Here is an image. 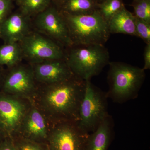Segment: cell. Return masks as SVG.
Masks as SVG:
<instances>
[{
    "instance_id": "9c48e42d",
    "label": "cell",
    "mask_w": 150,
    "mask_h": 150,
    "mask_svg": "<svg viewBox=\"0 0 150 150\" xmlns=\"http://www.w3.org/2000/svg\"><path fill=\"white\" fill-rule=\"evenodd\" d=\"M27 112L20 100L8 94L0 93V124L8 137L17 135Z\"/></svg>"
},
{
    "instance_id": "4fadbf2b",
    "label": "cell",
    "mask_w": 150,
    "mask_h": 150,
    "mask_svg": "<svg viewBox=\"0 0 150 150\" xmlns=\"http://www.w3.org/2000/svg\"><path fill=\"white\" fill-rule=\"evenodd\" d=\"M28 33L27 21L18 14L6 18L0 25V38L5 43H19Z\"/></svg>"
},
{
    "instance_id": "cb8c5ba5",
    "label": "cell",
    "mask_w": 150,
    "mask_h": 150,
    "mask_svg": "<svg viewBox=\"0 0 150 150\" xmlns=\"http://www.w3.org/2000/svg\"><path fill=\"white\" fill-rule=\"evenodd\" d=\"M0 150H16L11 137H6L0 142Z\"/></svg>"
},
{
    "instance_id": "8fae6325",
    "label": "cell",
    "mask_w": 150,
    "mask_h": 150,
    "mask_svg": "<svg viewBox=\"0 0 150 150\" xmlns=\"http://www.w3.org/2000/svg\"><path fill=\"white\" fill-rule=\"evenodd\" d=\"M33 70L23 67H17L9 73L3 84L6 93L20 96L29 95L34 89Z\"/></svg>"
},
{
    "instance_id": "52a82bcc",
    "label": "cell",
    "mask_w": 150,
    "mask_h": 150,
    "mask_svg": "<svg viewBox=\"0 0 150 150\" xmlns=\"http://www.w3.org/2000/svg\"><path fill=\"white\" fill-rule=\"evenodd\" d=\"M23 57L35 64L52 60L65 59V52L53 40L36 33H28L19 42Z\"/></svg>"
},
{
    "instance_id": "7402d4cb",
    "label": "cell",
    "mask_w": 150,
    "mask_h": 150,
    "mask_svg": "<svg viewBox=\"0 0 150 150\" xmlns=\"http://www.w3.org/2000/svg\"><path fill=\"white\" fill-rule=\"evenodd\" d=\"M136 30L137 37L142 38L146 44H149L150 23L136 17Z\"/></svg>"
},
{
    "instance_id": "83f0119b",
    "label": "cell",
    "mask_w": 150,
    "mask_h": 150,
    "mask_svg": "<svg viewBox=\"0 0 150 150\" xmlns=\"http://www.w3.org/2000/svg\"><path fill=\"white\" fill-rule=\"evenodd\" d=\"M18 1H19L21 2L23 0H18Z\"/></svg>"
},
{
    "instance_id": "44dd1931",
    "label": "cell",
    "mask_w": 150,
    "mask_h": 150,
    "mask_svg": "<svg viewBox=\"0 0 150 150\" xmlns=\"http://www.w3.org/2000/svg\"><path fill=\"white\" fill-rule=\"evenodd\" d=\"M49 0H23L21 2L22 11L25 15L40 12L49 3Z\"/></svg>"
},
{
    "instance_id": "ac0fdd59",
    "label": "cell",
    "mask_w": 150,
    "mask_h": 150,
    "mask_svg": "<svg viewBox=\"0 0 150 150\" xmlns=\"http://www.w3.org/2000/svg\"><path fill=\"white\" fill-rule=\"evenodd\" d=\"M125 7L123 0H105L98 4L97 11L107 23Z\"/></svg>"
},
{
    "instance_id": "ba28073f",
    "label": "cell",
    "mask_w": 150,
    "mask_h": 150,
    "mask_svg": "<svg viewBox=\"0 0 150 150\" xmlns=\"http://www.w3.org/2000/svg\"><path fill=\"white\" fill-rule=\"evenodd\" d=\"M35 24L41 32L60 46L67 48L73 46L67 23L61 12L54 8L43 11L38 16Z\"/></svg>"
},
{
    "instance_id": "5bb4252c",
    "label": "cell",
    "mask_w": 150,
    "mask_h": 150,
    "mask_svg": "<svg viewBox=\"0 0 150 150\" xmlns=\"http://www.w3.org/2000/svg\"><path fill=\"white\" fill-rule=\"evenodd\" d=\"M114 122L108 114L95 131L89 134L84 150H108L113 135Z\"/></svg>"
},
{
    "instance_id": "f1b7e54d",
    "label": "cell",
    "mask_w": 150,
    "mask_h": 150,
    "mask_svg": "<svg viewBox=\"0 0 150 150\" xmlns=\"http://www.w3.org/2000/svg\"><path fill=\"white\" fill-rule=\"evenodd\" d=\"M1 71H0V79H1Z\"/></svg>"
},
{
    "instance_id": "5b68a950",
    "label": "cell",
    "mask_w": 150,
    "mask_h": 150,
    "mask_svg": "<svg viewBox=\"0 0 150 150\" xmlns=\"http://www.w3.org/2000/svg\"><path fill=\"white\" fill-rule=\"evenodd\" d=\"M106 92L93 85L91 80L86 81L84 94L80 105L78 126L89 134L95 131L105 117L108 111Z\"/></svg>"
},
{
    "instance_id": "e0dca14e",
    "label": "cell",
    "mask_w": 150,
    "mask_h": 150,
    "mask_svg": "<svg viewBox=\"0 0 150 150\" xmlns=\"http://www.w3.org/2000/svg\"><path fill=\"white\" fill-rule=\"evenodd\" d=\"M22 58L19 43H5L0 46V65L13 67L20 62Z\"/></svg>"
},
{
    "instance_id": "d6986e66",
    "label": "cell",
    "mask_w": 150,
    "mask_h": 150,
    "mask_svg": "<svg viewBox=\"0 0 150 150\" xmlns=\"http://www.w3.org/2000/svg\"><path fill=\"white\" fill-rule=\"evenodd\" d=\"M11 138L16 150H48L45 143L35 142L19 136Z\"/></svg>"
},
{
    "instance_id": "484cf974",
    "label": "cell",
    "mask_w": 150,
    "mask_h": 150,
    "mask_svg": "<svg viewBox=\"0 0 150 150\" xmlns=\"http://www.w3.org/2000/svg\"><path fill=\"white\" fill-rule=\"evenodd\" d=\"M8 137V136L6 134L5 132L3 129L2 127L0 124V142H1L6 137Z\"/></svg>"
},
{
    "instance_id": "277c9868",
    "label": "cell",
    "mask_w": 150,
    "mask_h": 150,
    "mask_svg": "<svg viewBox=\"0 0 150 150\" xmlns=\"http://www.w3.org/2000/svg\"><path fill=\"white\" fill-rule=\"evenodd\" d=\"M62 14L73 45H104L109 39L110 34L107 23L97 11L89 14Z\"/></svg>"
},
{
    "instance_id": "7c38bea8",
    "label": "cell",
    "mask_w": 150,
    "mask_h": 150,
    "mask_svg": "<svg viewBox=\"0 0 150 150\" xmlns=\"http://www.w3.org/2000/svg\"><path fill=\"white\" fill-rule=\"evenodd\" d=\"M50 131L42 113L36 108H33L27 111L16 136L46 144Z\"/></svg>"
},
{
    "instance_id": "603a6c76",
    "label": "cell",
    "mask_w": 150,
    "mask_h": 150,
    "mask_svg": "<svg viewBox=\"0 0 150 150\" xmlns=\"http://www.w3.org/2000/svg\"><path fill=\"white\" fill-rule=\"evenodd\" d=\"M10 3L9 0H0V25L6 18Z\"/></svg>"
},
{
    "instance_id": "d4e9b609",
    "label": "cell",
    "mask_w": 150,
    "mask_h": 150,
    "mask_svg": "<svg viewBox=\"0 0 150 150\" xmlns=\"http://www.w3.org/2000/svg\"><path fill=\"white\" fill-rule=\"evenodd\" d=\"M144 64L143 69L146 70L150 69V43L146 44L144 53Z\"/></svg>"
},
{
    "instance_id": "4316f807",
    "label": "cell",
    "mask_w": 150,
    "mask_h": 150,
    "mask_svg": "<svg viewBox=\"0 0 150 150\" xmlns=\"http://www.w3.org/2000/svg\"><path fill=\"white\" fill-rule=\"evenodd\" d=\"M94 1H95L98 4H99V3H100L102 2L103 1H105V0H94Z\"/></svg>"
},
{
    "instance_id": "8992f818",
    "label": "cell",
    "mask_w": 150,
    "mask_h": 150,
    "mask_svg": "<svg viewBox=\"0 0 150 150\" xmlns=\"http://www.w3.org/2000/svg\"><path fill=\"white\" fill-rule=\"evenodd\" d=\"M88 135L77 122L60 121L50 130L46 144L48 150H84Z\"/></svg>"
},
{
    "instance_id": "7a4b0ae2",
    "label": "cell",
    "mask_w": 150,
    "mask_h": 150,
    "mask_svg": "<svg viewBox=\"0 0 150 150\" xmlns=\"http://www.w3.org/2000/svg\"><path fill=\"white\" fill-rule=\"evenodd\" d=\"M108 65V98L121 104L137 98L146 78L145 71L123 62H110Z\"/></svg>"
},
{
    "instance_id": "2e32d148",
    "label": "cell",
    "mask_w": 150,
    "mask_h": 150,
    "mask_svg": "<svg viewBox=\"0 0 150 150\" xmlns=\"http://www.w3.org/2000/svg\"><path fill=\"white\" fill-rule=\"evenodd\" d=\"M62 13L71 15L89 14L97 10L98 3L94 0H63Z\"/></svg>"
},
{
    "instance_id": "9a60e30c",
    "label": "cell",
    "mask_w": 150,
    "mask_h": 150,
    "mask_svg": "<svg viewBox=\"0 0 150 150\" xmlns=\"http://www.w3.org/2000/svg\"><path fill=\"white\" fill-rule=\"evenodd\" d=\"M107 24L110 34L121 33L137 36L136 17L125 7L111 18Z\"/></svg>"
},
{
    "instance_id": "6da1fadb",
    "label": "cell",
    "mask_w": 150,
    "mask_h": 150,
    "mask_svg": "<svg viewBox=\"0 0 150 150\" xmlns=\"http://www.w3.org/2000/svg\"><path fill=\"white\" fill-rule=\"evenodd\" d=\"M86 87V81L74 76L48 85L43 98L44 106L56 122L79 120V110Z\"/></svg>"
},
{
    "instance_id": "30bf717a",
    "label": "cell",
    "mask_w": 150,
    "mask_h": 150,
    "mask_svg": "<svg viewBox=\"0 0 150 150\" xmlns=\"http://www.w3.org/2000/svg\"><path fill=\"white\" fill-rule=\"evenodd\" d=\"M33 70L34 78L48 85L69 79L74 76L65 59L35 63Z\"/></svg>"
},
{
    "instance_id": "ffe728a7",
    "label": "cell",
    "mask_w": 150,
    "mask_h": 150,
    "mask_svg": "<svg viewBox=\"0 0 150 150\" xmlns=\"http://www.w3.org/2000/svg\"><path fill=\"white\" fill-rule=\"evenodd\" d=\"M137 18L150 23V0H134L131 4Z\"/></svg>"
},
{
    "instance_id": "3957f363",
    "label": "cell",
    "mask_w": 150,
    "mask_h": 150,
    "mask_svg": "<svg viewBox=\"0 0 150 150\" xmlns=\"http://www.w3.org/2000/svg\"><path fill=\"white\" fill-rule=\"evenodd\" d=\"M68 48L65 60L74 76L84 81L99 74L110 62L104 45H73Z\"/></svg>"
}]
</instances>
